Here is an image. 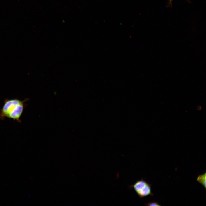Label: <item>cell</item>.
<instances>
[{"label": "cell", "instance_id": "cell-6", "mask_svg": "<svg viewBox=\"0 0 206 206\" xmlns=\"http://www.w3.org/2000/svg\"><path fill=\"white\" fill-rule=\"evenodd\" d=\"M173 0H169V5L170 6H171L172 5V1Z\"/></svg>", "mask_w": 206, "mask_h": 206}, {"label": "cell", "instance_id": "cell-3", "mask_svg": "<svg viewBox=\"0 0 206 206\" xmlns=\"http://www.w3.org/2000/svg\"><path fill=\"white\" fill-rule=\"evenodd\" d=\"M148 183L143 179L137 181L134 184L130 185V188H133L136 192L145 187Z\"/></svg>", "mask_w": 206, "mask_h": 206}, {"label": "cell", "instance_id": "cell-2", "mask_svg": "<svg viewBox=\"0 0 206 206\" xmlns=\"http://www.w3.org/2000/svg\"><path fill=\"white\" fill-rule=\"evenodd\" d=\"M136 193L140 198H142L149 195H152L153 194L151 192V185L149 184Z\"/></svg>", "mask_w": 206, "mask_h": 206}, {"label": "cell", "instance_id": "cell-1", "mask_svg": "<svg viewBox=\"0 0 206 206\" xmlns=\"http://www.w3.org/2000/svg\"><path fill=\"white\" fill-rule=\"evenodd\" d=\"M27 100L6 99L2 108L0 109V119L3 120L7 118L20 122L25 106V102Z\"/></svg>", "mask_w": 206, "mask_h": 206}, {"label": "cell", "instance_id": "cell-4", "mask_svg": "<svg viewBox=\"0 0 206 206\" xmlns=\"http://www.w3.org/2000/svg\"><path fill=\"white\" fill-rule=\"evenodd\" d=\"M197 181L201 184L206 189V173L200 175L197 177Z\"/></svg>", "mask_w": 206, "mask_h": 206}, {"label": "cell", "instance_id": "cell-5", "mask_svg": "<svg viewBox=\"0 0 206 206\" xmlns=\"http://www.w3.org/2000/svg\"><path fill=\"white\" fill-rule=\"evenodd\" d=\"M146 205L148 206H160L156 202H150L146 204Z\"/></svg>", "mask_w": 206, "mask_h": 206}]
</instances>
